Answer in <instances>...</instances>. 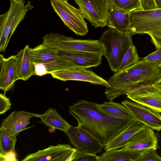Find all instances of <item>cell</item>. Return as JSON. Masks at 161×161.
Here are the masks:
<instances>
[{
    "label": "cell",
    "mask_w": 161,
    "mask_h": 161,
    "mask_svg": "<svg viewBox=\"0 0 161 161\" xmlns=\"http://www.w3.org/2000/svg\"><path fill=\"white\" fill-rule=\"evenodd\" d=\"M143 59L148 63L155 66H161V47Z\"/></svg>",
    "instance_id": "f546056e"
},
{
    "label": "cell",
    "mask_w": 161,
    "mask_h": 161,
    "mask_svg": "<svg viewBox=\"0 0 161 161\" xmlns=\"http://www.w3.org/2000/svg\"><path fill=\"white\" fill-rule=\"evenodd\" d=\"M58 55L75 67L87 68L97 66L102 62V55L94 53L58 51Z\"/></svg>",
    "instance_id": "e0dca14e"
},
{
    "label": "cell",
    "mask_w": 161,
    "mask_h": 161,
    "mask_svg": "<svg viewBox=\"0 0 161 161\" xmlns=\"http://www.w3.org/2000/svg\"><path fill=\"white\" fill-rule=\"evenodd\" d=\"M155 84L161 86V78Z\"/></svg>",
    "instance_id": "74e56055"
},
{
    "label": "cell",
    "mask_w": 161,
    "mask_h": 161,
    "mask_svg": "<svg viewBox=\"0 0 161 161\" xmlns=\"http://www.w3.org/2000/svg\"><path fill=\"white\" fill-rule=\"evenodd\" d=\"M44 64L46 67L47 74H51L57 71L75 67L72 63L59 56L53 62Z\"/></svg>",
    "instance_id": "83f0119b"
},
{
    "label": "cell",
    "mask_w": 161,
    "mask_h": 161,
    "mask_svg": "<svg viewBox=\"0 0 161 161\" xmlns=\"http://www.w3.org/2000/svg\"><path fill=\"white\" fill-rule=\"evenodd\" d=\"M161 78V66H155L142 59L133 66L115 73L107 81L110 86L106 87L104 93L108 100L113 101L132 89L155 84Z\"/></svg>",
    "instance_id": "7a4b0ae2"
},
{
    "label": "cell",
    "mask_w": 161,
    "mask_h": 161,
    "mask_svg": "<svg viewBox=\"0 0 161 161\" xmlns=\"http://www.w3.org/2000/svg\"><path fill=\"white\" fill-rule=\"evenodd\" d=\"M157 149L150 148L142 151V154L138 161H161V157L156 152Z\"/></svg>",
    "instance_id": "f1b7e54d"
},
{
    "label": "cell",
    "mask_w": 161,
    "mask_h": 161,
    "mask_svg": "<svg viewBox=\"0 0 161 161\" xmlns=\"http://www.w3.org/2000/svg\"><path fill=\"white\" fill-rule=\"evenodd\" d=\"M34 64L35 75L42 76L47 74L46 67L44 64L40 63Z\"/></svg>",
    "instance_id": "836d02e7"
},
{
    "label": "cell",
    "mask_w": 161,
    "mask_h": 161,
    "mask_svg": "<svg viewBox=\"0 0 161 161\" xmlns=\"http://www.w3.org/2000/svg\"><path fill=\"white\" fill-rule=\"evenodd\" d=\"M70 142L77 150L96 154L101 152L104 147L100 141L78 123L71 126L65 132Z\"/></svg>",
    "instance_id": "9c48e42d"
},
{
    "label": "cell",
    "mask_w": 161,
    "mask_h": 161,
    "mask_svg": "<svg viewBox=\"0 0 161 161\" xmlns=\"http://www.w3.org/2000/svg\"><path fill=\"white\" fill-rule=\"evenodd\" d=\"M131 36L128 32H121L108 27L99 39L104 48L103 56L114 73L117 72L129 47L133 44Z\"/></svg>",
    "instance_id": "3957f363"
},
{
    "label": "cell",
    "mask_w": 161,
    "mask_h": 161,
    "mask_svg": "<svg viewBox=\"0 0 161 161\" xmlns=\"http://www.w3.org/2000/svg\"><path fill=\"white\" fill-rule=\"evenodd\" d=\"M139 59L135 46L133 44L130 45L124 55L116 72L135 65L139 61Z\"/></svg>",
    "instance_id": "484cf974"
},
{
    "label": "cell",
    "mask_w": 161,
    "mask_h": 161,
    "mask_svg": "<svg viewBox=\"0 0 161 161\" xmlns=\"http://www.w3.org/2000/svg\"><path fill=\"white\" fill-rule=\"evenodd\" d=\"M41 119L39 123L54 129H58L65 133L71 126L65 120L54 108H49L42 114H38Z\"/></svg>",
    "instance_id": "7402d4cb"
},
{
    "label": "cell",
    "mask_w": 161,
    "mask_h": 161,
    "mask_svg": "<svg viewBox=\"0 0 161 161\" xmlns=\"http://www.w3.org/2000/svg\"><path fill=\"white\" fill-rule=\"evenodd\" d=\"M161 31V8L137 9L130 14L128 32L131 36Z\"/></svg>",
    "instance_id": "8992f818"
},
{
    "label": "cell",
    "mask_w": 161,
    "mask_h": 161,
    "mask_svg": "<svg viewBox=\"0 0 161 161\" xmlns=\"http://www.w3.org/2000/svg\"><path fill=\"white\" fill-rule=\"evenodd\" d=\"M97 106L102 111L111 116L123 119H134L129 110L122 104L110 101L100 104H97Z\"/></svg>",
    "instance_id": "cb8c5ba5"
},
{
    "label": "cell",
    "mask_w": 161,
    "mask_h": 161,
    "mask_svg": "<svg viewBox=\"0 0 161 161\" xmlns=\"http://www.w3.org/2000/svg\"><path fill=\"white\" fill-rule=\"evenodd\" d=\"M150 87L153 90L161 95V86L154 84L149 85Z\"/></svg>",
    "instance_id": "8d00e7d4"
},
{
    "label": "cell",
    "mask_w": 161,
    "mask_h": 161,
    "mask_svg": "<svg viewBox=\"0 0 161 161\" xmlns=\"http://www.w3.org/2000/svg\"><path fill=\"white\" fill-rule=\"evenodd\" d=\"M151 37L153 43L157 49L161 47V31L148 34Z\"/></svg>",
    "instance_id": "d6a6232c"
},
{
    "label": "cell",
    "mask_w": 161,
    "mask_h": 161,
    "mask_svg": "<svg viewBox=\"0 0 161 161\" xmlns=\"http://www.w3.org/2000/svg\"><path fill=\"white\" fill-rule=\"evenodd\" d=\"M84 18L96 28L107 25L110 0H74Z\"/></svg>",
    "instance_id": "ba28073f"
},
{
    "label": "cell",
    "mask_w": 161,
    "mask_h": 161,
    "mask_svg": "<svg viewBox=\"0 0 161 161\" xmlns=\"http://www.w3.org/2000/svg\"><path fill=\"white\" fill-rule=\"evenodd\" d=\"M8 10L0 15V51L6 49L11 37L18 25L25 18L27 12L33 7L25 0H9Z\"/></svg>",
    "instance_id": "5b68a950"
},
{
    "label": "cell",
    "mask_w": 161,
    "mask_h": 161,
    "mask_svg": "<svg viewBox=\"0 0 161 161\" xmlns=\"http://www.w3.org/2000/svg\"><path fill=\"white\" fill-rule=\"evenodd\" d=\"M38 114L26 111H14L3 119L1 127L6 130L12 139H17V135L26 128L32 117H37Z\"/></svg>",
    "instance_id": "4fadbf2b"
},
{
    "label": "cell",
    "mask_w": 161,
    "mask_h": 161,
    "mask_svg": "<svg viewBox=\"0 0 161 161\" xmlns=\"http://www.w3.org/2000/svg\"><path fill=\"white\" fill-rule=\"evenodd\" d=\"M153 130L145 125L128 141L124 148L125 149L142 151L150 148H158V140Z\"/></svg>",
    "instance_id": "2e32d148"
},
{
    "label": "cell",
    "mask_w": 161,
    "mask_h": 161,
    "mask_svg": "<svg viewBox=\"0 0 161 161\" xmlns=\"http://www.w3.org/2000/svg\"><path fill=\"white\" fill-rule=\"evenodd\" d=\"M117 6L130 12L137 9L143 10L144 0H111Z\"/></svg>",
    "instance_id": "4316f807"
},
{
    "label": "cell",
    "mask_w": 161,
    "mask_h": 161,
    "mask_svg": "<svg viewBox=\"0 0 161 161\" xmlns=\"http://www.w3.org/2000/svg\"><path fill=\"white\" fill-rule=\"evenodd\" d=\"M97 104L80 100L69 106V111L78 123L104 145L135 120L111 116L100 110Z\"/></svg>",
    "instance_id": "6da1fadb"
},
{
    "label": "cell",
    "mask_w": 161,
    "mask_h": 161,
    "mask_svg": "<svg viewBox=\"0 0 161 161\" xmlns=\"http://www.w3.org/2000/svg\"><path fill=\"white\" fill-rule=\"evenodd\" d=\"M145 125L135 120L104 145L105 151L124 148L128 141Z\"/></svg>",
    "instance_id": "d6986e66"
},
{
    "label": "cell",
    "mask_w": 161,
    "mask_h": 161,
    "mask_svg": "<svg viewBox=\"0 0 161 161\" xmlns=\"http://www.w3.org/2000/svg\"><path fill=\"white\" fill-rule=\"evenodd\" d=\"M42 43L58 51L86 52L100 54L103 56L104 48L99 40H80L57 33L45 35Z\"/></svg>",
    "instance_id": "277c9868"
},
{
    "label": "cell",
    "mask_w": 161,
    "mask_h": 161,
    "mask_svg": "<svg viewBox=\"0 0 161 161\" xmlns=\"http://www.w3.org/2000/svg\"><path fill=\"white\" fill-rule=\"evenodd\" d=\"M11 103L10 99L5 93L0 94V114H3L11 109Z\"/></svg>",
    "instance_id": "1f68e13d"
},
{
    "label": "cell",
    "mask_w": 161,
    "mask_h": 161,
    "mask_svg": "<svg viewBox=\"0 0 161 161\" xmlns=\"http://www.w3.org/2000/svg\"><path fill=\"white\" fill-rule=\"evenodd\" d=\"M122 103L129 110L135 120L143 124L153 130H161V115L160 113L135 102L126 100Z\"/></svg>",
    "instance_id": "8fae6325"
},
{
    "label": "cell",
    "mask_w": 161,
    "mask_h": 161,
    "mask_svg": "<svg viewBox=\"0 0 161 161\" xmlns=\"http://www.w3.org/2000/svg\"><path fill=\"white\" fill-rule=\"evenodd\" d=\"M142 154V151L125 149H114L105 151L98 161H138Z\"/></svg>",
    "instance_id": "44dd1931"
},
{
    "label": "cell",
    "mask_w": 161,
    "mask_h": 161,
    "mask_svg": "<svg viewBox=\"0 0 161 161\" xmlns=\"http://www.w3.org/2000/svg\"><path fill=\"white\" fill-rule=\"evenodd\" d=\"M87 68L75 67L52 73L53 78L63 81L72 80L90 82L94 85L110 86L107 81Z\"/></svg>",
    "instance_id": "7c38bea8"
},
{
    "label": "cell",
    "mask_w": 161,
    "mask_h": 161,
    "mask_svg": "<svg viewBox=\"0 0 161 161\" xmlns=\"http://www.w3.org/2000/svg\"><path fill=\"white\" fill-rule=\"evenodd\" d=\"M130 12L118 7L110 0L107 25L108 27L121 32H128L130 24Z\"/></svg>",
    "instance_id": "ac0fdd59"
},
{
    "label": "cell",
    "mask_w": 161,
    "mask_h": 161,
    "mask_svg": "<svg viewBox=\"0 0 161 161\" xmlns=\"http://www.w3.org/2000/svg\"><path fill=\"white\" fill-rule=\"evenodd\" d=\"M51 6L64 24L78 36L88 32L87 24L80 9L70 4L67 0H50Z\"/></svg>",
    "instance_id": "52a82bcc"
},
{
    "label": "cell",
    "mask_w": 161,
    "mask_h": 161,
    "mask_svg": "<svg viewBox=\"0 0 161 161\" xmlns=\"http://www.w3.org/2000/svg\"><path fill=\"white\" fill-rule=\"evenodd\" d=\"M126 95L130 100L161 113V95L149 85L132 89Z\"/></svg>",
    "instance_id": "5bb4252c"
},
{
    "label": "cell",
    "mask_w": 161,
    "mask_h": 161,
    "mask_svg": "<svg viewBox=\"0 0 161 161\" xmlns=\"http://www.w3.org/2000/svg\"><path fill=\"white\" fill-rule=\"evenodd\" d=\"M58 51L43 43L40 44L32 48V61L33 63H50L58 57Z\"/></svg>",
    "instance_id": "603a6c76"
},
{
    "label": "cell",
    "mask_w": 161,
    "mask_h": 161,
    "mask_svg": "<svg viewBox=\"0 0 161 161\" xmlns=\"http://www.w3.org/2000/svg\"><path fill=\"white\" fill-rule=\"evenodd\" d=\"M161 8V0H152V9Z\"/></svg>",
    "instance_id": "d590c367"
},
{
    "label": "cell",
    "mask_w": 161,
    "mask_h": 161,
    "mask_svg": "<svg viewBox=\"0 0 161 161\" xmlns=\"http://www.w3.org/2000/svg\"><path fill=\"white\" fill-rule=\"evenodd\" d=\"M31 49L27 45L16 55L19 80L26 81L32 76L35 75L34 64L32 61Z\"/></svg>",
    "instance_id": "ffe728a7"
},
{
    "label": "cell",
    "mask_w": 161,
    "mask_h": 161,
    "mask_svg": "<svg viewBox=\"0 0 161 161\" xmlns=\"http://www.w3.org/2000/svg\"><path fill=\"white\" fill-rule=\"evenodd\" d=\"M78 150L68 144L49 146L44 149L29 154L22 161H72L75 158Z\"/></svg>",
    "instance_id": "30bf717a"
},
{
    "label": "cell",
    "mask_w": 161,
    "mask_h": 161,
    "mask_svg": "<svg viewBox=\"0 0 161 161\" xmlns=\"http://www.w3.org/2000/svg\"><path fill=\"white\" fill-rule=\"evenodd\" d=\"M17 139L11 138L4 128H0V155L16 153L15 146Z\"/></svg>",
    "instance_id": "d4e9b609"
},
{
    "label": "cell",
    "mask_w": 161,
    "mask_h": 161,
    "mask_svg": "<svg viewBox=\"0 0 161 161\" xmlns=\"http://www.w3.org/2000/svg\"><path fill=\"white\" fill-rule=\"evenodd\" d=\"M16 158V153H11L4 155H0V161H18Z\"/></svg>",
    "instance_id": "e575fe53"
},
{
    "label": "cell",
    "mask_w": 161,
    "mask_h": 161,
    "mask_svg": "<svg viewBox=\"0 0 161 161\" xmlns=\"http://www.w3.org/2000/svg\"><path fill=\"white\" fill-rule=\"evenodd\" d=\"M17 61L16 55L5 58L2 54L0 55V89L4 93L11 88L15 81L19 80Z\"/></svg>",
    "instance_id": "9a60e30c"
},
{
    "label": "cell",
    "mask_w": 161,
    "mask_h": 161,
    "mask_svg": "<svg viewBox=\"0 0 161 161\" xmlns=\"http://www.w3.org/2000/svg\"><path fill=\"white\" fill-rule=\"evenodd\" d=\"M100 157V156H97L96 154L80 151L78 150L76 157L74 161H98Z\"/></svg>",
    "instance_id": "4dcf8cb0"
}]
</instances>
